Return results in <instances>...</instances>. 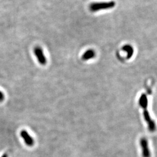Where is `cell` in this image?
Returning <instances> with one entry per match:
<instances>
[{"mask_svg":"<svg viewBox=\"0 0 157 157\" xmlns=\"http://www.w3.org/2000/svg\"><path fill=\"white\" fill-rule=\"evenodd\" d=\"M115 6V2L113 1L109 2H93L89 6V9L91 12L100 11L101 10H105L111 9Z\"/></svg>","mask_w":157,"mask_h":157,"instance_id":"obj_1","label":"cell"},{"mask_svg":"<svg viewBox=\"0 0 157 157\" xmlns=\"http://www.w3.org/2000/svg\"><path fill=\"white\" fill-rule=\"evenodd\" d=\"M34 53L40 64L45 65L47 63V59L42 48L40 47H36L34 49Z\"/></svg>","mask_w":157,"mask_h":157,"instance_id":"obj_2","label":"cell"},{"mask_svg":"<svg viewBox=\"0 0 157 157\" xmlns=\"http://www.w3.org/2000/svg\"><path fill=\"white\" fill-rule=\"evenodd\" d=\"M141 150H142V155L143 157H151V152L148 147V143L147 139L143 137L140 140Z\"/></svg>","mask_w":157,"mask_h":157,"instance_id":"obj_3","label":"cell"},{"mask_svg":"<svg viewBox=\"0 0 157 157\" xmlns=\"http://www.w3.org/2000/svg\"><path fill=\"white\" fill-rule=\"evenodd\" d=\"M21 136L27 146H30V147L33 146L34 143L33 139L27 132V131L22 130L21 132Z\"/></svg>","mask_w":157,"mask_h":157,"instance_id":"obj_4","label":"cell"},{"mask_svg":"<svg viewBox=\"0 0 157 157\" xmlns=\"http://www.w3.org/2000/svg\"><path fill=\"white\" fill-rule=\"evenodd\" d=\"M95 56V52L93 50H89L86 51L82 56V59L83 61H87L94 58Z\"/></svg>","mask_w":157,"mask_h":157,"instance_id":"obj_5","label":"cell"},{"mask_svg":"<svg viewBox=\"0 0 157 157\" xmlns=\"http://www.w3.org/2000/svg\"><path fill=\"white\" fill-rule=\"evenodd\" d=\"M139 105L141 108H144V109L147 108V107L148 106V99L146 94H143L141 95L139 100Z\"/></svg>","mask_w":157,"mask_h":157,"instance_id":"obj_6","label":"cell"},{"mask_svg":"<svg viewBox=\"0 0 157 157\" xmlns=\"http://www.w3.org/2000/svg\"><path fill=\"white\" fill-rule=\"evenodd\" d=\"M122 50L127 52V54H128L127 57H128V59H129L131 56H133V49L132 47H131L130 45H124V47H123Z\"/></svg>","mask_w":157,"mask_h":157,"instance_id":"obj_7","label":"cell"},{"mask_svg":"<svg viewBox=\"0 0 157 157\" xmlns=\"http://www.w3.org/2000/svg\"><path fill=\"white\" fill-rule=\"evenodd\" d=\"M147 124H148V130H149L150 132H154L155 131V130H156V124L152 119L151 121L148 122Z\"/></svg>","mask_w":157,"mask_h":157,"instance_id":"obj_8","label":"cell"},{"mask_svg":"<svg viewBox=\"0 0 157 157\" xmlns=\"http://www.w3.org/2000/svg\"><path fill=\"white\" fill-rule=\"evenodd\" d=\"M143 116H144V118L145 119L147 123L149 122L150 121H151L152 119L151 118V117L150 115V113L146 109H144L143 111Z\"/></svg>","mask_w":157,"mask_h":157,"instance_id":"obj_9","label":"cell"},{"mask_svg":"<svg viewBox=\"0 0 157 157\" xmlns=\"http://www.w3.org/2000/svg\"><path fill=\"white\" fill-rule=\"evenodd\" d=\"M4 98H5V97H4L3 93L0 91V102L3 101L4 100Z\"/></svg>","mask_w":157,"mask_h":157,"instance_id":"obj_10","label":"cell"},{"mask_svg":"<svg viewBox=\"0 0 157 157\" xmlns=\"http://www.w3.org/2000/svg\"><path fill=\"white\" fill-rule=\"evenodd\" d=\"M1 157H8V155H7L6 154H4Z\"/></svg>","mask_w":157,"mask_h":157,"instance_id":"obj_11","label":"cell"}]
</instances>
